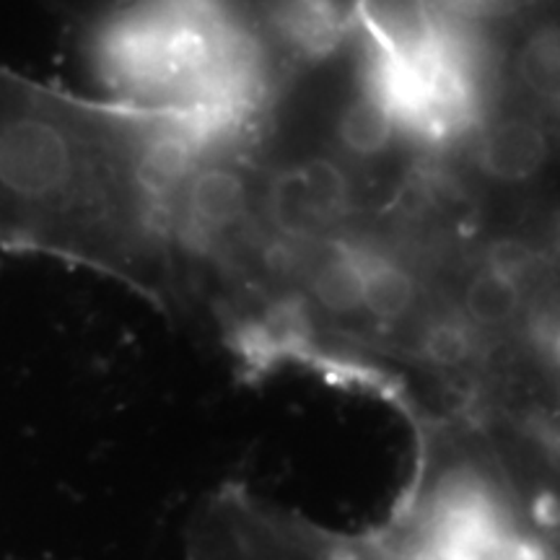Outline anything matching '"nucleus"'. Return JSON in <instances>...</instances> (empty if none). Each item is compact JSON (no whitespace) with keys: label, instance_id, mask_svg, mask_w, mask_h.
I'll return each instance as SVG.
<instances>
[{"label":"nucleus","instance_id":"7ed1b4c3","mask_svg":"<svg viewBox=\"0 0 560 560\" xmlns=\"http://www.w3.org/2000/svg\"><path fill=\"white\" fill-rule=\"evenodd\" d=\"M475 132V166L490 185L516 187L540 177L550 161V130L540 112L520 102L488 109Z\"/></svg>","mask_w":560,"mask_h":560},{"label":"nucleus","instance_id":"f257e3e1","mask_svg":"<svg viewBox=\"0 0 560 560\" xmlns=\"http://www.w3.org/2000/svg\"><path fill=\"white\" fill-rule=\"evenodd\" d=\"M210 151L198 104L86 100L0 68V249L83 265L170 310L177 192Z\"/></svg>","mask_w":560,"mask_h":560},{"label":"nucleus","instance_id":"f03ea898","mask_svg":"<svg viewBox=\"0 0 560 560\" xmlns=\"http://www.w3.org/2000/svg\"><path fill=\"white\" fill-rule=\"evenodd\" d=\"M338 159H296L265 182V215L293 236H319L350 219L355 208L353 177Z\"/></svg>","mask_w":560,"mask_h":560}]
</instances>
